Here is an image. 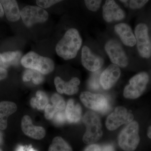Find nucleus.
<instances>
[{"label":"nucleus","instance_id":"nucleus-1","mask_svg":"<svg viewBox=\"0 0 151 151\" xmlns=\"http://www.w3.org/2000/svg\"><path fill=\"white\" fill-rule=\"evenodd\" d=\"M82 44V39L78 31L70 29L57 44L56 51L60 57L65 60L73 59L77 55Z\"/></svg>","mask_w":151,"mask_h":151},{"label":"nucleus","instance_id":"nucleus-2","mask_svg":"<svg viewBox=\"0 0 151 151\" xmlns=\"http://www.w3.org/2000/svg\"><path fill=\"white\" fill-rule=\"evenodd\" d=\"M22 65L28 69L37 70L43 74L51 73L54 70V62L47 57L39 55L34 52H30L21 60Z\"/></svg>","mask_w":151,"mask_h":151},{"label":"nucleus","instance_id":"nucleus-3","mask_svg":"<svg viewBox=\"0 0 151 151\" xmlns=\"http://www.w3.org/2000/svg\"><path fill=\"white\" fill-rule=\"evenodd\" d=\"M83 122L86 128L83 137L84 142L89 144L97 142L103 134L100 117L94 112L88 111L84 116Z\"/></svg>","mask_w":151,"mask_h":151},{"label":"nucleus","instance_id":"nucleus-4","mask_svg":"<svg viewBox=\"0 0 151 151\" xmlns=\"http://www.w3.org/2000/svg\"><path fill=\"white\" fill-rule=\"evenodd\" d=\"M139 125L137 122H132L122 130L119 137V145L125 151H134L140 142Z\"/></svg>","mask_w":151,"mask_h":151},{"label":"nucleus","instance_id":"nucleus-5","mask_svg":"<svg viewBox=\"0 0 151 151\" xmlns=\"http://www.w3.org/2000/svg\"><path fill=\"white\" fill-rule=\"evenodd\" d=\"M149 81V76L147 72H140L134 76L124 89V97L130 99L139 98L145 90Z\"/></svg>","mask_w":151,"mask_h":151},{"label":"nucleus","instance_id":"nucleus-6","mask_svg":"<svg viewBox=\"0 0 151 151\" xmlns=\"http://www.w3.org/2000/svg\"><path fill=\"white\" fill-rule=\"evenodd\" d=\"M134 33L139 54L143 58H150L151 56V42L147 26L145 23L139 24L135 27Z\"/></svg>","mask_w":151,"mask_h":151},{"label":"nucleus","instance_id":"nucleus-7","mask_svg":"<svg viewBox=\"0 0 151 151\" xmlns=\"http://www.w3.org/2000/svg\"><path fill=\"white\" fill-rule=\"evenodd\" d=\"M80 98L86 107L99 113H107L110 108L108 99L102 94H93L89 92H82Z\"/></svg>","mask_w":151,"mask_h":151},{"label":"nucleus","instance_id":"nucleus-8","mask_svg":"<svg viewBox=\"0 0 151 151\" xmlns=\"http://www.w3.org/2000/svg\"><path fill=\"white\" fill-rule=\"evenodd\" d=\"M20 15L24 23L27 27L45 22L48 18L47 11L37 6H26L21 11Z\"/></svg>","mask_w":151,"mask_h":151},{"label":"nucleus","instance_id":"nucleus-9","mask_svg":"<svg viewBox=\"0 0 151 151\" xmlns=\"http://www.w3.org/2000/svg\"><path fill=\"white\" fill-rule=\"evenodd\" d=\"M105 48L113 64L122 68L128 65V57L119 42L115 40H110L105 44Z\"/></svg>","mask_w":151,"mask_h":151},{"label":"nucleus","instance_id":"nucleus-10","mask_svg":"<svg viewBox=\"0 0 151 151\" xmlns=\"http://www.w3.org/2000/svg\"><path fill=\"white\" fill-rule=\"evenodd\" d=\"M134 116L129 113L127 109L123 107H118L114 112L108 116L106 122V126L108 130H116L124 124L133 122Z\"/></svg>","mask_w":151,"mask_h":151},{"label":"nucleus","instance_id":"nucleus-11","mask_svg":"<svg viewBox=\"0 0 151 151\" xmlns=\"http://www.w3.org/2000/svg\"><path fill=\"white\" fill-rule=\"evenodd\" d=\"M81 62L86 69L95 72L102 67L104 61L101 57L93 54L88 47L84 46L81 52Z\"/></svg>","mask_w":151,"mask_h":151},{"label":"nucleus","instance_id":"nucleus-12","mask_svg":"<svg viewBox=\"0 0 151 151\" xmlns=\"http://www.w3.org/2000/svg\"><path fill=\"white\" fill-rule=\"evenodd\" d=\"M103 16L105 21L112 22L124 19L125 14L115 1L107 0L103 6Z\"/></svg>","mask_w":151,"mask_h":151},{"label":"nucleus","instance_id":"nucleus-13","mask_svg":"<svg viewBox=\"0 0 151 151\" xmlns=\"http://www.w3.org/2000/svg\"><path fill=\"white\" fill-rule=\"evenodd\" d=\"M121 74V69L118 65L114 64L109 65L101 73L100 82L104 89H111L118 81Z\"/></svg>","mask_w":151,"mask_h":151},{"label":"nucleus","instance_id":"nucleus-14","mask_svg":"<svg viewBox=\"0 0 151 151\" xmlns=\"http://www.w3.org/2000/svg\"><path fill=\"white\" fill-rule=\"evenodd\" d=\"M54 83L58 93L73 95L78 92V86L80 84V81L78 78L74 77L68 82H65L60 77L57 76L55 78Z\"/></svg>","mask_w":151,"mask_h":151},{"label":"nucleus","instance_id":"nucleus-15","mask_svg":"<svg viewBox=\"0 0 151 151\" xmlns=\"http://www.w3.org/2000/svg\"><path fill=\"white\" fill-rule=\"evenodd\" d=\"M22 128L25 134L33 139H40L44 137L45 130L42 127L34 126L29 116H25L22 122Z\"/></svg>","mask_w":151,"mask_h":151},{"label":"nucleus","instance_id":"nucleus-16","mask_svg":"<svg viewBox=\"0 0 151 151\" xmlns=\"http://www.w3.org/2000/svg\"><path fill=\"white\" fill-rule=\"evenodd\" d=\"M114 30L126 46L133 47L136 44V37L129 25L124 23L118 24L115 26Z\"/></svg>","mask_w":151,"mask_h":151},{"label":"nucleus","instance_id":"nucleus-17","mask_svg":"<svg viewBox=\"0 0 151 151\" xmlns=\"http://www.w3.org/2000/svg\"><path fill=\"white\" fill-rule=\"evenodd\" d=\"M0 2L4 8L6 17L9 21H17L20 17V12L16 1L14 0H1Z\"/></svg>","mask_w":151,"mask_h":151},{"label":"nucleus","instance_id":"nucleus-18","mask_svg":"<svg viewBox=\"0 0 151 151\" xmlns=\"http://www.w3.org/2000/svg\"><path fill=\"white\" fill-rule=\"evenodd\" d=\"M82 110L80 105L70 99L68 101L65 114L66 120L70 124L78 123L81 119Z\"/></svg>","mask_w":151,"mask_h":151},{"label":"nucleus","instance_id":"nucleus-19","mask_svg":"<svg viewBox=\"0 0 151 151\" xmlns=\"http://www.w3.org/2000/svg\"><path fill=\"white\" fill-rule=\"evenodd\" d=\"M21 56V52L18 51L0 53V68L6 69L10 66L18 65Z\"/></svg>","mask_w":151,"mask_h":151},{"label":"nucleus","instance_id":"nucleus-20","mask_svg":"<svg viewBox=\"0 0 151 151\" xmlns=\"http://www.w3.org/2000/svg\"><path fill=\"white\" fill-rule=\"evenodd\" d=\"M48 99L46 94L41 91H38L36 94V97L32 98L31 105L33 108H37L38 110H42L47 105Z\"/></svg>","mask_w":151,"mask_h":151},{"label":"nucleus","instance_id":"nucleus-21","mask_svg":"<svg viewBox=\"0 0 151 151\" xmlns=\"http://www.w3.org/2000/svg\"><path fill=\"white\" fill-rule=\"evenodd\" d=\"M17 105L14 103L8 101L0 103V119L7 120L8 116L17 111Z\"/></svg>","mask_w":151,"mask_h":151},{"label":"nucleus","instance_id":"nucleus-22","mask_svg":"<svg viewBox=\"0 0 151 151\" xmlns=\"http://www.w3.org/2000/svg\"><path fill=\"white\" fill-rule=\"evenodd\" d=\"M48 151H72V148L60 137L53 139Z\"/></svg>","mask_w":151,"mask_h":151},{"label":"nucleus","instance_id":"nucleus-23","mask_svg":"<svg viewBox=\"0 0 151 151\" xmlns=\"http://www.w3.org/2000/svg\"><path fill=\"white\" fill-rule=\"evenodd\" d=\"M51 102L53 106L58 111H64L66 108V104L64 100L60 95L54 94L51 97Z\"/></svg>","mask_w":151,"mask_h":151},{"label":"nucleus","instance_id":"nucleus-24","mask_svg":"<svg viewBox=\"0 0 151 151\" xmlns=\"http://www.w3.org/2000/svg\"><path fill=\"white\" fill-rule=\"evenodd\" d=\"M102 1L100 0H86L84 1L86 7L92 12H96L100 8Z\"/></svg>","mask_w":151,"mask_h":151},{"label":"nucleus","instance_id":"nucleus-25","mask_svg":"<svg viewBox=\"0 0 151 151\" xmlns=\"http://www.w3.org/2000/svg\"><path fill=\"white\" fill-rule=\"evenodd\" d=\"M58 112L53 105L48 104L47 105L45 111V116L46 119L51 120L53 119L56 113Z\"/></svg>","mask_w":151,"mask_h":151},{"label":"nucleus","instance_id":"nucleus-26","mask_svg":"<svg viewBox=\"0 0 151 151\" xmlns=\"http://www.w3.org/2000/svg\"><path fill=\"white\" fill-rule=\"evenodd\" d=\"M147 0H132L129 1V6L132 9H137L142 8L148 2Z\"/></svg>","mask_w":151,"mask_h":151},{"label":"nucleus","instance_id":"nucleus-27","mask_svg":"<svg viewBox=\"0 0 151 151\" xmlns=\"http://www.w3.org/2000/svg\"><path fill=\"white\" fill-rule=\"evenodd\" d=\"M65 111H58L53 117V121L57 125H62L66 121Z\"/></svg>","mask_w":151,"mask_h":151},{"label":"nucleus","instance_id":"nucleus-28","mask_svg":"<svg viewBox=\"0 0 151 151\" xmlns=\"http://www.w3.org/2000/svg\"><path fill=\"white\" fill-rule=\"evenodd\" d=\"M61 1H53V0H50V1H48V0H46V1H37L36 3L37 4L38 6H39L40 7L43 8H48L49 7H50L51 6H53V5L56 4L57 3L61 2Z\"/></svg>","mask_w":151,"mask_h":151},{"label":"nucleus","instance_id":"nucleus-29","mask_svg":"<svg viewBox=\"0 0 151 151\" xmlns=\"http://www.w3.org/2000/svg\"><path fill=\"white\" fill-rule=\"evenodd\" d=\"M32 82L35 84H39L42 83L44 80V77L42 73L37 70H33V74L32 78Z\"/></svg>","mask_w":151,"mask_h":151},{"label":"nucleus","instance_id":"nucleus-30","mask_svg":"<svg viewBox=\"0 0 151 151\" xmlns=\"http://www.w3.org/2000/svg\"><path fill=\"white\" fill-rule=\"evenodd\" d=\"M33 70V69H28L26 70L23 73L22 76L23 81L24 82H27L32 79Z\"/></svg>","mask_w":151,"mask_h":151},{"label":"nucleus","instance_id":"nucleus-31","mask_svg":"<svg viewBox=\"0 0 151 151\" xmlns=\"http://www.w3.org/2000/svg\"><path fill=\"white\" fill-rule=\"evenodd\" d=\"M89 85L91 89L97 90L99 88V80L97 77H92L89 81Z\"/></svg>","mask_w":151,"mask_h":151},{"label":"nucleus","instance_id":"nucleus-32","mask_svg":"<svg viewBox=\"0 0 151 151\" xmlns=\"http://www.w3.org/2000/svg\"><path fill=\"white\" fill-rule=\"evenodd\" d=\"M101 147L100 146L92 144L86 147L84 151H101Z\"/></svg>","mask_w":151,"mask_h":151},{"label":"nucleus","instance_id":"nucleus-33","mask_svg":"<svg viewBox=\"0 0 151 151\" xmlns=\"http://www.w3.org/2000/svg\"><path fill=\"white\" fill-rule=\"evenodd\" d=\"M15 151H37L35 150L31 146H19Z\"/></svg>","mask_w":151,"mask_h":151},{"label":"nucleus","instance_id":"nucleus-34","mask_svg":"<svg viewBox=\"0 0 151 151\" xmlns=\"http://www.w3.org/2000/svg\"><path fill=\"white\" fill-rule=\"evenodd\" d=\"M7 71L6 69L0 68V81L5 79L7 76Z\"/></svg>","mask_w":151,"mask_h":151},{"label":"nucleus","instance_id":"nucleus-35","mask_svg":"<svg viewBox=\"0 0 151 151\" xmlns=\"http://www.w3.org/2000/svg\"><path fill=\"white\" fill-rule=\"evenodd\" d=\"M101 151H115L114 147L111 145H106L101 148Z\"/></svg>","mask_w":151,"mask_h":151},{"label":"nucleus","instance_id":"nucleus-36","mask_svg":"<svg viewBox=\"0 0 151 151\" xmlns=\"http://www.w3.org/2000/svg\"><path fill=\"white\" fill-rule=\"evenodd\" d=\"M7 126V120L4 119H0V129L1 130H5L6 129Z\"/></svg>","mask_w":151,"mask_h":151},{"label":"nucleus","instance_id":"nucleus-37","mask_svg":"<svg viewBox=\"0 0 151 151\" xmlns=\"http://www.w3.org/2000/svg\"><path fill=\"white\" fill-rule=\"evenodd\" d=\"M4 14V8L1 4L0 2V17H3Z\"/></svg>","mask_w":151,"mask_h":151},{"label":"nucleus","instance_id":"nucleus-38","mask_svg":"<svg viewBox=\"0 0 151 151\" xmlns=\"http://www.w3.org/2000/svg\"><path fill=\"white\" fill-rule=\"evenodd\" d=\"M147 135L148 137L151 139V126L148 128Z\"/></svg>","mask_w":151,"mask_h":151},{"label":"nucleus","instance_id":"nucleus-39","mask_svg":"<svg viewBox=\"0 0 151 151\" xmlns=\"http://www.w3.org/2000/svg\"><path fill=\"white\" fill-rule=\"evenodd\" d=\"M2 142L3 139L2 137V134H1V132H0V145L2 143Z\"/></svg>","mask_w":151,"mask_h":151},{"label":"nucleus","instance_id":"nucleus-40","mask_svg":"<svg viewBox=\"0 0 151 151\" xmlns=\"http://www.w3.org/2000/svg\"><path fill=\"white\" fill-rule=\"evenodd\" d=\"M0 151H2L1 150V149H0Z\"/></svg>","mask_w":151,"mask_h":151}]
</instances>
